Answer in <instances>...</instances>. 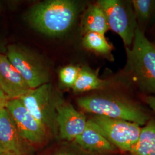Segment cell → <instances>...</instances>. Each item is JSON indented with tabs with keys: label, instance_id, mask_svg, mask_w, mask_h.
Returning <instances> with one entry per match:
<instances>
[{
	"label": "cell",
	"instance_id": "obj_10",
	"mask_svg": "<svg viewBox=\"0 0 155 155\" xmlns=\"http://www.w3.org/2000/svg\"><path fill=\"white\" fill-rule=\"evenodd\" d=\"M0 87L8 100L18 99L30 88L7 56L0 54Z\"/></svg>",
	"mask_w": 155,
	"mask_h": 155
},
{
	"label": "cell",
	"instance_id": "obj_23",
	"mask_svg": "<svg viewBox=\"0 0 155 155\" xmlns=\"http://www.w3.org/2000/svg\"><path fill=\"white\" fill-rule=\"evenodd\" d=\"M0 155H9V154H8V153H2V154H1Z\"/></svg>",
	"mask_w": 155,
	"mask_h": 155
},
{
	"label": "cell",
	"instance_id": "obj_19",
	"mask_svg": "<svg viewBox=\"0 0 155 155\" xmlns=\"http://www.w3.org/2000/svg\"><path fill=\"white\" fill-rule=\"evenodd\" d=\"M145 101L150 106V107L155 111V97L154 96H147L145 97Z\"/></svg>",
	"mask_w": 155,
	"mask_h": 155
},
{
	"label": "cell",
	"instance_id": "obj_2",
	"mask_svg": "<svg viewBox=\"0 0 155 155\" xmlns=\"http://www.w3.org/2000/svg\"><path fill=\"white\" fill-rule=\"evenodd\" d=\"M127 67L139 86L155 93V45L136 28L132 48L126 47Z\"/></svg>",
	"mask_w": 155,
	"mask_h": 155
},
{
	"label": "cell",
	"instance_id": "obj_14",
	"mask_svg": "<svg viewBox=\"0 0 155 155\" xmlns=\"http://www.w3.org/2000/svg\"><path fill=\"white\" fill-rule=\"evenodd\" d=\"M132 155H155V120L141 127L139 140L131 152Z\"/></svg>",
	"mask_w": 155,
	"mask_h": 155
},
{
	"label": "cell",
	"instance_id": "obj_21",
	"mask_svg": "<svg viewBox=\"0 0 155 155\" xmlns=\"http://www.w3.org/2000/svg\"><path fill=\"white\" fill-rule=\"evenodd\" d=\"M5 99L8 100L0 87V100H5Z\"/></svg>",
	"mask_w": 155,
	"mask_h": 155
},
{
	"label": "cell",
	"instance_id": "obj_12",
	"mask_svg": "<svg viewBox=\"0 0 155 155\" xmlns=\"http://www.w3.org/2000/svg\"><path fill=\"white\" fill-rule=\"evenodd\" d=\"M75 141L82 148L90 151L106 152L116 149V147L89 121L84 131Z\"/></svg>",
	"mask_w": 155,
	"mask_h": 155
},
{
	"label": "cell",
	"instance_id": "obj_16",
	"mask_svg": "<svg viewBox=\"0 0 155 155\" xmlns=\"http://www.w3.org/2000/svg\"><path fill=\"white\" fill-rule=\"evenodd\" d=\"M82 41L86 48L100 54L109 55L112 50V46L108 43L104 35L101 33H86Z\"/></svg>",
	"mask_w": 155,
	"mask_h": 155
},
{
	"label": "cell",
	"instance_id": "obj_17",
	"mask_svg": "<svg viewBox=\"0 0 155 155\" xmlns=\"http://www.w3.org/2000/svg\"><path fill=\"white\" fill-rule=\"evenodd\" d=\"M132 3L136 17L140 20H146L153 11L155 2L150 0H133Z\"/></svg>",
	"mask_w": 155,
	"mask_h": 155
},
{
	"label": "cell",
	"instance_id": "obj_1",
	"mask_svg": "<svg viewBox=\"0 0 155 155\" xmlns=\"http://www.w3.org/2000/svg\"><path fill=\"white\" fill-rule=\"evenodd\" d=\"M78 5L69 0L48 1L35 6L30 12L29 20L39 32L57 36L67 32L77 16Z\"/></svg>",
	"mask_w": 155,
	"mask_h": 155
},
{
	"label": "cell",
	"instance_id": "obj_3",
	"mask_svg": "<svg viewBox=\"0 0 155 155\" xmlns=\"http://www.w3.org/2000/svg\"><path fill=\"white\" fill-rule=\"evenodd\" d=\"M83 110L97 116L145 125L149 117L138 106L127 100L111 96H89L77 100Z\"/></svg>",
	"mask_w": 155,
	"mask_h": 155
},
{
	"label": "cell",
	"instance_id": "obj_8",
	"mask_svg": "<svg viewBox=\"0 0 155 155\" xmlns=\"http://www.w3.org/2000/svg\"><path fill=\"white\" fill-rule=\"evenodd\" d=\"M22 140L36 144L43 141L45 130L18 99L8 100L5 106Z\"/></svg>",
	"mask_w": 155,
	"mask_h": 155
},
{
	"label": "cell",
	"instance_id": "obj_4",
	"mask_svg": "<svg viewBox=\"0 0 155 155\" xmlns=\"http://www.w3.org/2000/svg\"><path fill=\"white\" fill-rule=\"evenodd\" d=\"M115 147L131 152L139 140L140 125L125 120L95 115L89 120Z\"/></svg>",
	"mask_w": 155,
	"mask_h": 155
},
{
	"label": "cell",
	"instance_id": "obj_9",
	"mask_svg": "<svg viewBox=\"0 0 155 155\" xmlns=\"http://www.w3.org/2000/svg\"><path fill=\"white\" fill-rule=\"evenodd\" d=\"M55 109L56 122L61 138L75 140L86 128V117L68 104L57 103Z\"/></svg>",
	"mask_w": 155,
	"mask_h": 155
},
{
	"label": "cell",
	"instance_id": "obj_13",
	"mask_svg": "<svg viewBox=\"0 0 155 155\" xmlns=\"http://www.w3.org/2000/svg\"><path fill=\"white\" fill-rule=\"evenodd\" d=\"M83 28L86 33L96 32L104 35L109 27L105 13L97 4L90 6L85 13Z\"/></svg>",
	"mask_w": 155,
	"mask_h": 155
},
{
	"label": "cell",
	"instance_id": "obj_20",
	"mask_svg": "<svg viewBox=\"0 0 155 155\" xmlns=\"http://www.w3.org/2000/svg\"><path fill=\"white\" fill-rule=\"evenodd\" d=\"M7 99H5V100H0V113H1V110L5 108L6 106V102L8 101Z\"/></svg>",
	"mask_w": 155,
	"mask_h": 155
},
{
	"label": "cell",
	"instance_id": "obj_7",
	"mask_svg": "<svg viewBox=\"0 0 155 155\" xmlns=\"http://www.w3.org/2000/svg\"><path fill=\"white\" fill-rule=\"evenodd\" d=\"M6 56L30 89H36L48 82V75L44 67L27 52L16 47L10 46Z\"/></svg>",
	"mask_w": 155,
	"mask_h": 155
},
{
	"label": "cell",
	"instance_id": "obj_11",
	"mask_svg": "<svg viewBox=\"0 0 155 155\" xmlns=\"http://www.w3.org/2000/svg\"><path fill=\"white\" fill-rule=\"evenodd\" d=\"M22 139L6 107L0 113V146L10 155H21Z\"/></svg>",
	"mask_w": 155,
	"mask_h": 155
},
{
	"label": "cell",
	"instance_id": "obj_24",
	"mask_svg": "<svg viewBox=\"0 0 155 155\" xmlns=\"http://www.w3.org/2000/svg\"><path fill=\"white\" fill-rule=\"evenodd\" d=\"M70 155V154H61V155Z\"/></svg>",
	"mask_w": 155,
	"mask_h": 155
},
{
	"label": "cell",
	"instance_id": "obj_18",
	"mask_svg": "<svg viewBox=\"0 0 155 155\" xmlns=\"http://www.w3.org/2000/svg\"><path fill=\"white\" fill-rule=\"evenodd\" d=\"M81 68L74 66L63 67L59 72V78L61 83L67 87H72L75 83Z\"/></svg>",
	"mask_w": 155,
	"mask_h": 155
},
{
	"label": "cell",
	"instance_id": "obj_15",
	"mask_svg": "<svg viewBox=\"0 0 155 155\" xmlns=\"http://www.w3.org/2000/svg\"><path fill=\"white\" fill-rule=\"evenodd\" d=\"M107 82L101 79L94 72L86 68L81 69L77 79L72 89L75 92H85L105 87Z\"/></svg>",
	"mask_w": 155,
	"mask_h": 155
},
{
	"label": "cell",
	"instance_id": "obj_5",
	"mask_svg": "<svg viewBox=\"0 0 155 155\" xmlns=\"http://www.w3.org/2000/svg\"><path fill=\"white\" fill-rule=\"evenodd\" d=\"M97 4L105 13L109 29L121 37L126 47L130 46L137 28L132 12L117 0H101Z\"/></svg>",
	"mask_w": 155,
	"mask_h": 155
},
{
	"label": "cell",
	"instance_id": "obj_22",
	"mask_svg": "<svg viewBox=\"0 0 155 155\" xmlns=\"http://www.w3.org/2000/svg\"><path fill=\"white\" fill-rule=\"evenodd\" d=\"M5 153V151L3 150V149L1 148V147L0 146V155H1V154H2V153Z\"/></svg>",
	"mask_w": 155,
	"mask_h": 155
},
{
	"label": "cell",
	"instance_id": "obj_6",
	"mask_svg": "<svg viewBox=\"0 0 155 155\" xmlns=\"http://www.w3.org/2000/svg\"><path fill=\"white\" fill-rule=\"evenodd\" d=\"M18 100L45 130L52 127L56 122V106L51 99L50 84L30 89Z\"/></svg>",
	"mask_w": 155,
	"mask_h": 155
}]
</instances>
